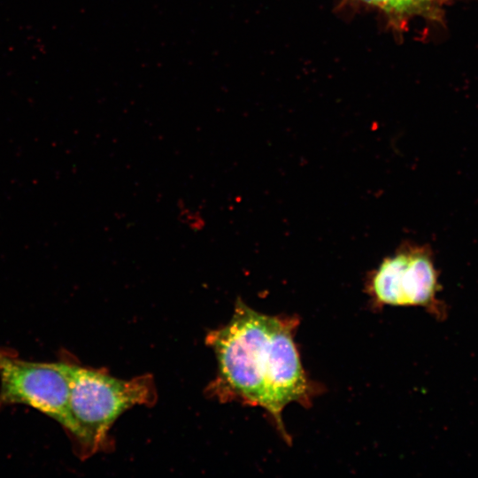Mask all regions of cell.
Listing matches in <instances>:
<instances>
[{"label":"cell","instance_id":"7a4b0ae2","mask_svg":"<svg viewBox=\"0 0 478 478\" xmlns=\"http://www.w3.org/2000/svg\"><path fill=\"white\" fill-rule=\"evenodd\" d=\"M156 399L150 374L123 380L74 363L66 431L79 458L85 459L105 447L111 427L125 411L135 405H152Z\"/></svg>","mask_w":478,"mask_h":478},{"label":"cell","instance_id":"6da1fadb","mask_svg":"<svg viewBox=\"0 0 478 478\" xmlns=\"http://www.w3.org/2000/svg\"><path fill=\"white\" fill-rule=\"evenodd\" d=\"M298 324L297 316L260 313L238 299L229 322L206 336L218 362L207 393L220 401L239 400L266 409L288 443L283 409L293 402L309 406L318 391L294 341Z\"/></svg>","mask_w":478,"mask_h":478},{"label":"cell","instance_id":"277c9868","mask_svg":"<svg viewBox=\"0 0 478 478\" xmlns=\"http://www.w3.org/2000/svg\"><path fill=\"white\" fill-rule=\"evenodd\" d=\"M73 364L70 358L27 361L14 351L0 350V408L26 405L54 419L66 429Z\"/></svg>","mask_w":478,"mask_h":478},{"label":"cell","instance_id":"5b68a950","mask_svg":"<svg viewBox=\"0 0 478 478\" xmlns=\"http://www.w3.org/2000/svg\"><path fill=\"white\" fill-rule=\"evenodd\" d=\"M386 11L403 12L408 9L413 0H364Z\"/></svg>","mask_w":478,"mask_h":478},{"label":"cell","instance_id":"3957f363","mask_svg":"<svg viewBox=\"0 0 478 478\" xmlns=\"http://www.w3.org/2000/svg\"><path fill=\"white\" fill-rule=\"evenodd\" d=\"M366 289L377 307L420 306L437 320L447 314L445 304L437 297L439 273L427 244L401 243L367 274Z\"/></svg>","mask_w":478,"mask_h":478}]
</instances>
